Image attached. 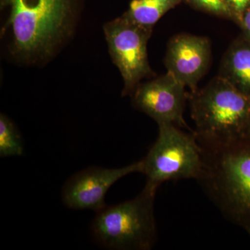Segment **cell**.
<instances>
[{
	"label": "cell",
	"instance_id": "cell-17",
	"mask_svg": "<svg viewBox=\"0 0 250 250\" xmlns=\"http://www.w3.org/2000/svg\"><path fill=\"white\" fill-rule=\"evenodd\" d=\"M248 233H249V235H250V232H248Z\"/></svg>",
	"mask_w": 250,
	"mask_h": 250
},
{
	"label": "cell",
	"instance_id": "cell-16",
	"mask_svg": "<svg viewBox=\"0 0 250 250\" xmlns=\"http://www.w3.org/2000/svg\"><path fill=\"white\" fill-rule=\"evenodd\" d=\"M250 136V118L249 123H248V128H247L246 136Z\"/></svg>",
	"mask_w": 250,
	"mask_h": 250
},
{
	"label": "cell",
	"instance_id": "cell-8",
	"mask_svg": "<svg viewBox=\"0 0 250 250\" xmlns=\"http://www.w3.org/2000/svg\"><path fill=\"white\" fill-rule=\"evenodd\" d=\"M143 160L119 168L90 167L73 176L62 190L64 205L75 210L98 212L106 207L105 196L110 188L128 174L143 171Z\"/></svg>",
	"mask_w": 250,
	"mask_h": 250
},
{
	"label": "cell",
	"instance_id": "cell-14",
	"mask_svg": "<svg viewBox=\"0 0 250 250\" xmlns=\"http://www.w3.org/2000/svg\"><path fill=\"white\" fill-rule=\"evenodd\" d=\"M230 11L232 14L233 21L240 24L243 14L250 6V0H226Z\"/></svg>",
	"mask_w": 250,
	"mask_h": 250
},
{
	"label": "cell",
	"instance_id": "cell-5",
	"mask_svg": "<svg viewBox=\"0 0 250 250\" xmlns=\"http://www.w3.org/2000/svg\"><path fill=\"white\" fill-rule=\"evenodd\" d=\"M159 134L142 159L146 183L159 188L169 181L197 180L202 169V148L195 133H186L172 124H159Z\"/></svg>",
	"mask_w": 250,
	"mask_h": 250
},
{
	"label": "cell",
	"instance_id": "cell-11",
	"mask_svg": "<svg viewBox=\"0 0 250 250\" xmlns=\"http://www.w3.org/2000/svg\"><path fill=\"white\" fill-rule=\"evenodd\" d=\"M181 1L182 0H132L129 10L125 15L139 25L153 28L166 12Z\"/></svg>",
	"mask_w": 250,
	"mask_h": 250
},
{
	"label": "cell",
	"instance_id": "cell-6",
	"mask_svg": "<svg viewBox=\"0 0 250 250\" xmlns=\"http://www.w3.org/2000/svg\"><path fill=\"white\" fill-rule=\"evenodd\" d=\"M113 63L124 80L123 95L132 93L144 77L152 73L147 56V42L152 28L139 25L126 15L104 27Z\"/></svg>",
	"mask_w": 250,
	"mask_h": 250
},
{
	"label": "cell",
	"instance_id": "cell-7",
	"mask_svg": "<svg viewBox=\"0 0 250 250\" xmlns=\"http://www.w3.org/2000/svg\"><path fill=\"white\" fill-rule=\"evenodd\" d=\"M185 85L167 73L140 83L131 93L133 105L159 124L188 127L184 111L188 98Z\"/></svg>",
	"mask_w": 250,
	"mask_h": 250
},
{
	"label": "cell",
	"instance_id": "cell-3",
	"mask_svg": "<svg viewBox=\"0 0 250 250\" xmlns=\"http://www.w3.org/2000/svg\"><path fill=\"white\" fill-rule=\"evenodd\" d=\"M199 143H222L244 137L250 98L218 76L188 95Z\"/></svg>",
	"mask_w": 250,
	"mask_h": 250
},
{
	"label": "cell",
	"instance_id": "cell-13",
	"mask_svg": "<svg viewBox=\"0 0 250 250\" xmlns=\"http://www.w3.org/2000/svg\"><path fill=\"white\" fill-rule=\"evenodd\" d=\"M197 9L207 11L215 16L230 18H233L226 0H188Z\"/></svg>",
	"mask_w": 250,
	"mask_h": 250
},
{
	"label": "cell",
	"instance_id": "cell-15",
	"mask_svg": "<svg viewBox=\"0 0 250 250\" xmlns=\"http://www.w3.org/2000/svg\"><path fill=\"white\" fill-rule=\"evenodd\" d=\"M244 33V38L250 41V6L247 9L239 24Z\"/></svg>",
	"mask_w": 250,
	"mask_h": 250
},
{
	"label": "cell",
	"instance_id": "cell-12",
	"mask_svg": "<svg viewBox=\"0 0 250 250\" xmlns=\"http://www.w3.org/2000/svg\"><path fill=\"white\" fill-rule=\"evenodd\" d=\"M23 141L16 125L1 113L0 116V156H19L23 154Z\"/></svg>",
	"mask_w": 250,
	"mask_h": 250
},
{
	"label": "cell",
	"instance_id": "cell-1",
	"mask_svg": "<svg viewBox=\"0 0 250 250\" xmlns=\"http://www.w3.org/2000/svg\"><path fill=\"white\" fill-rule=\"evenodd\" d=\"M199 144L202 169L197 182L227 220L250 232V136Z\"/></svg>",
	"mask_w": 250,
	"mask_h": 250
},
{
	"label": "cell",
	"instance_id": "cell-10",
	"mask_svg": "<svg viewBox=\"0 0 250 250\" xmlns=\"http://www.w3.org/2000/svg\"><path fill=\"white\" fill-rule=\"evenodd\" d=\"M218 76L250 98V41L233 42L222 60Z\"/></svg>",
	"mask_w": 250,
	"mask_h": 250
},
{
	"label": "cell",
	"instance_id": "cell-9",
	"mask_svg": "<svg viewBox=\"0 0 250 250\" xmlns=\"http://www.w3.org/2000/svg\"><path fill=\"white\" fill-rule=\"evenodd\" d=\"M210 59L211 48L207 38L180 34L169 41L165 64L167 72L195 91L208 69Z\"/></svg>",
	"mask_w": 250,
	"mask_h": 250
},
{
	"label": "cell",
	"instance_id": "cell-2",
	"mask_svg": "<svg viewBox=\"0 0 250 250\" xmlns=\"http://www.w3.org/2000/svg\"><path fill=\"white\" fill-rule=\"evenodd\" d=\"M82 0H0L15 52L25 57L53 52L71 27Z\"/></svg>",
	"mask_w": 250,
	"mask_h": 250
},
{
	"label": "cell",
	"instance_id": "cell-4",
	"mask_svg": "<svg viewBox=\"0 0 250 250\" xmlns=\"http://www.w3.org/2000/svg\"><path fill=\"white\" fill-rule=\"evenodd\" d=\"M158 188L146 183L132 200L97 212L92 231L98 243L112 250L152 249L157 239L154 205Z\"/></svg>",
	"mask_w": 250,
	"mask_h": 250
}]
</instances>
